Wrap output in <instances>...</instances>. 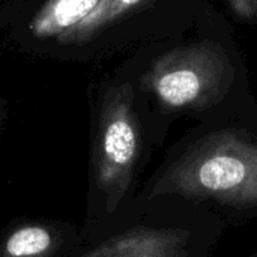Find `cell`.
<instances>
[{"label": "cell", "mask_w": 257, "mask_h": 257, "mask_svg": "<svg viewBox=\"0 0 257 257\" xmlns=\"http://www.w3.org/2000/svg\"><path fill=\"white\" fill-rule=\"evenodd\" d=\"M178 196L227 226L257 220V131L221 128L184 143L142 185L134 200Z\"/></svg>", "instance_id": "obj_1"}, {"label": "cell", "mask_w": 257, "mask_h": 257, "mask_svg": "<svg viewBox=\"0 0 257 257\" xmlns=\"http://www.w3.org/2000/svg\"><path fill=\"white\" fill-rule=\"evenodd\" d=\"M145 152L133 89L114 87L101 105L92 137L86 214L80 224L84 241L105 232L131 206L142 188Z\"/></svg>", "instance_id": "obj_2"}, {"label": "cell", "mask_w": 257, "mask_h": 257, "mask_svg": "<svg viewBox=\"0 0 257 257\" xmlns=\"http://www.w3.org/2000/svg\"><path fill=\"white\" fill-rule=\"evenodd\" d=\"M226 230L215 214L178 196L134 200L105 232L66 257H214Z\"/></svg>", "instance_id": "obj_3"}, {"label": "cell", "mask_w": 257, "mask_h": 257, "mask_svg": "<svg viewBox=\"0 0 257 257\" xmlns=\"http://www.w3.org/2000/svg\"><path fill=\"white\" fill-rule=\"evenodd\" d=\"M233 80L224 51L214 42H200L160 57L143 78L167 111L202 110L223 98Z\"/></svg>", "instance_id": "obj_4"}, {"label": "cell", "mask_w": 257, "mask_h": 257, "mask_svg": "<svg viewBox=\"0 0 257 257\" xmlns=\"http://www.w3.org/2000/svg\"><path fill=\"white\" fill-rule=\"evenodd\" d=\"M83 241L80 224L18 217L0 229V257H66Z\"/></svg>", "instance_id": "obj_5"}, {"label": "cell", "mask_w": 257, "mask_h": 257, "mask_svg": "<svg viewBox=\"0 0 257 257\" xmlns=\"http://www.w3.org/2000/svg\"><path fill=\"white\" fill-rule=\"evenodd\" d=\"M101 0H47L30 23L39 38L71 35L98 6Z\"/></svg>", "instance_id": "obj_6"}, {"label": "cell", "mask_w": 257, "mask_h": 257, "mask_svg": "<svg viewBox=\"0 0 257 257\" xmlns=\"http://www.w3.org/2000/svg\"><path fill=\"white\" fill-rule=\"evenodd\" d=\"M142 0H101L93 12L74 30L71 35L74 36H87L95 30L107 26L108 23L114 21L126 11L139 5Z\"/></svg>", "instance_id": "obj_7"}, {"label": "cell", "mask_w": 257, "mask_h": 257, "mask_svg": "<svg viewBox=\"0 0 257 257\" xmlns=\"http://www.w3.org/2000/svg\"><path fill=\"white\" fill-rule=\"evenodd\" d=\"M230 8L242 18L257 17V0H227Z\"/></svg>", "instance_id": "obj_8"}, {"label": "cell", "mask_w": 257, "mask_h": 257, "mask_svg": "<svg viewBox=\"0 0 257 257\" xmlns=\"http://www.w3.org/2000/svg\"><path fill=\"white\" fill-rule=\"evenodd\" d=\"M248 257H257V250L256 251H254V253H253V254H250V256Z\"/></svg>", "instance_id": "obj_9"}]
</instances>
